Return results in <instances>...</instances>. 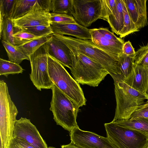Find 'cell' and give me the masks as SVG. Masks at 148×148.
I'll return each instance as SVG.
<instances>
[{
	"mask_svg": "<svg viewBox=\"0 0 148 148\" xmlns=\"http://www.w3.org/2000/svg\"><path fill=\"white\" fill-rule=\"evenodd\" d=\"M112 122L120 126L138 131L148 135L147 119L136 118Z\"/></svg>",
	"mask_w": 148,
	"mask_h": 148,
	"instance_id": "44dd1931",
	"label": "cell"
},
{
	"mask_svg": "<svg viewBox=\"0 0 148 148\" xmlns=\"http://www.w3.org/2000/svg\"><path fill=\"white\" fill-rule=\"evenodd\" d=\"M123 2L124 14L123 26L119 34L120 37L121 38L131 33L139 31V29L137 28L130 16L123 1Z\"/></svg>",
	"mask_w": 148,
	"mask_h": 148,
	"instance_id": "4316f807",
	"label": "cell"
},
{
	"mask_svg": "<svg viewBox=\"0 0 148 148\" xmlns=\"http://www.w3.org/2000/svg\"><path fill=\"white\" fill-rule=\"evenodd\" d=\"M9 61L19 64L25 60H29V57L18 49L16 46L1 40Z\"/></svg>",
	"mask_w": 148,
	"mask_h": 148,
	"instance_id": "cb8c5ba5",
	"label": "cell"
},
{
	"mask_svg": "<svg viewBox=\"0 0 148 148\" xmlns=\"http://www.w3.org/2000/svg\"><path fill=\"white\" fill-rule=\"evenodd\" d=\"M50 12L49 11L35 10L12 21L14 28L18 30L38 25L50 26Z\"/></svg>",
	"mask_w": 148,
	"mask_h": 148,
	"instance_id": "5bb4252c",
	"label": "cell"
},
{
	"mask_svg": "<svg viewBox=\"0 0 148 148\" xmlns=\"http://www.w3.org/2000/svg\"><path fill=\"white\" fill-rule=\"evenodd\" d=\"M51 0H15L9 14L11 20L22 17L34 10H43L50 12Z\"/></svg>",
	"mask_w": 148,
	"mask_h": 148,
	"instance_id": "9a60e30c",
	"label": "cell"
},
{
	"mask_svg": "<svg viewBox=\"0 0 148 148\" xmlns=\"http://www.w3.org/2000/svg\"><path fill=\"white\" fill-rule=\"evenodd\" d=\"M144 94L146 96L148 97V86L147 90Z\"/></svg>",
	"mask_w": 148,
	"mask_h": 148,
	"instance_id": "74e56055",
	"label": "cell"
},
{
	"mask_svg": "<svg viewBox=\"0 0 148 148\" xmlns=\"http://www.w3.org/2000/svg\"><path fill=\"white\" fill-rule=\"evenodd\" d=\"M38 37L23 29L17 31L14 33V42L16 46L25 44Z\"/></svg>",
	"mask_w": 148,
	"mask_h": 148,
	"instance_id": "83f0119b",
	"label": "cell"
},
{
	"mask_svg": "<svg viewBox=\"0 0 148 148\" xmlns=\"http://www.w3.org/2000/svg\"><path fill=\"white\" fill-rule=\"evenodd\" d=\"M92 42L101 49L119 56L123 53L124 40L117 37L108 29L100 28L90 29Z\"/></svg>",
	"mask_w": 148,
	"mask_h": 148,
	"instance_id": "30bf717a",
	"label": "cell"
},
{
	"mask_svg": "<svg viewBox=\"0 0 148 148\" xmlns=\"http://www.w3.org/2000/svg\"><path fill=\"white\" fill-rule=\"evenodd\" d=\"M129 14L140 29L148 24L147 0H123Z\"/></svg>",
	"mask_w": 148,
	"mask_h": 148,
	"instance_id": "2e32d148",
	"label": "cell"
},
{
	"mask_svg": "<svg viewBox=\"0 0 148 148\" xmlns=\"http://www.w3.org/2000/svg\"><path fill=\"white\" fill-rule=\"evenodd\" d=\"M50 26L54 34L71 36L83 40H91L90 29L77 22L52 23Z\"/></svg>",
	"mask_w": 148,
	"mask_h": 148,
	"instance_id": "e0dca14e",
	"label": "cell"
},
{
	"mask_svg": "<svg viewBox=\"0 0 148 148\" xmlns=\"http://www.w3.org/2000/svg\"><path fill=\"white\" fill-rule=\"evenodd\" d=\"M135 53L134 49L130 41L124 42L123 47V53L127 56L134 57Z\"/></svg>",
	"mask_w": 148,
	"mask_h": 148,
	"instance_id": "d590c367",
	"label": "cell"
},
{
	"mask_svg": "<svg viewBox=\"0 0 148 148\" xmlns=\"http://www.w3.org/2000/svg\"><path fill=\"white\" fill-rule=\"evenodd\" d=\"M116 9L108 16L106 21L112 32L119 35L123 26V0H116Z\"/></svg>",
	"mask_w": 148,
	"mask_h": 148,
	"instance_id": "d6986e66",
	"label": "cell"
},
{
	"mask_svg": "<svg viewBox=\"0 0 148 148\" xmlns=\"http://www.w3.org/2000/svg\"><path fill=\"white\" fill-rule=\"evenodd\" d=\"M124 81L136 90L145 93L148 86V67L135 64L133 71Z\"/></svg>",
	"mask_w": 148,
	"mask_h": 148,
	"instance_id": "ac0fdd59",
	"label": "cell"
},
{
	"mask_svg": "<svg viewBox=\"0 0 148 148\" xmlns=\"http://www.w3.org/2000/svg\"><path fill=\"white\" fill-rule=\"evenodd\" d=\"M116 107L113 121L129 119L132 114L145 103L146 97L143 93L121 80H114Z\"/></svg>",
	"mask_w": 148,
	"mask_h": 148,
	"instance_id": "3957f363",
	"label": "cell"
},
{
	"mask_svg": "<svg viewBox=\"0 0 148 148\" xmlns=\"http://www.w3.org/2000/svg\"><path fill=\"white\" fill-rule=\"evenodd\" d=\"M146 148H148V143Z\"/></svg>",
	"mask_w": 148,
	"mask_h": 148,
	"instance_id": "b9f144b4",
	"label": "cell"
},
{
	"mask_svg": "<svg viewBox=\"0 0 148 148\" xmlns=\"http://www.w3.org/2000/svg\"><path fill=\"white\" fill-rule=\"evenodd\" d=\"M76 59L70 69L74 79L79 84L97 86L104 79L108 71L101 65L85 55L72 51Z\"/></svg>",
	"mask_w": 148,
	"mask_h": 148,
	"instance_id": "8992f818",
	"label": "cell"
},
{
	"mask_svg": "<svg viewBox=\"0 0 148 148\" xmlns=\"http://www.w3.org/2000/svg\"><path fill=\"white\" fill-rule=\"evenodd\" d=\"M102 6L101 19L106 21L108 16L112 14L116 7V0H101Z\"/></svg>",
	"mask_w": 148,
	"mask_h": 148,
	"instance_id": "4dcf8cb0",
	"label": "cell"
},
{
	"mask_svg": "<svg viewBox=\"0 0 148 148\" xmlns=\"http://www.w3.org/2000/svg\"><path fill=\"white\" fill-rule=\"evenodd\" d=\"M50 78L60 90L79 108L86 105V99L79 84L69 74L64 66L47 54Z\"/></svg>",
	"mask_w": 148,
	"mask_h": 148,
	"instance_id": "7a4b0ae2",
	"label": "cell"
},
{
	"mask_svg": "<svg viewBox=\"0 0 148 148\" xmlns=\"http://www.w3.org/2000/svg\"><path fill=\"white\" fill-rule=\"evenodd\" d=\"M52 97L50 110L58 125L70 132L78 127L76 118L79 107L55 84L51 88Z\"/></svg>",
	"mask_w": 148,
	"mask_h": 148,
	"instance_id": "277c9868",
	"label": "cell"
},
{
	"mask_svg": "<svg viewBox=\"0 0 148 148\" xmlns=\"http://www.w3.org/2000/svg\"><path fill=\"white\" fill-rule=\"evenodd\" d=\"M8 148H35L21 139L13 137Z\"/></svg>",
	"mask_w": 148,
	"mask_h": 148,
	"instance_id": "e575fe53",
	"label": "cell"
},
{
	"mask_svg": "<svg viewBox=\"0 0 148 148\" xmlns=\"http://www.w3.org/2000/svg\"><path fill=\"white\" fill-rule=\"evenodd\" d=\"M47 54L53 58L64 66L70 69L74 66L76 58L70 49L53 34L45 43Z\"/></svg>",
	"mask_w": 148,
	"mask_h": 148,
	"instance_id": "4fadbf2b",
	"label": "cell"
},
{
	"mask_svg": "<svg viewBox=\"0 0 148 148\" xmlns=\"http://www.w3.org/2000/svg\"><path fill=\"white\" fill-rule=\"evenodd\" d=\"M72 3L71 14L80 25L87 27L101 19V0H72Z\"/></svg>",
	"mask_w": 148,
	"mask_h": 148,
	"instance_id": "9c48e42d",
	"label": "cell"
},
{
	"mask_svg": "<svg viewBox=\"0 0 148 148\" xmlns=\"http://www.w3.org/2000/svg\"><path fill=\"white\" fill-rule=\"evenodd\" d=\"M61 147V148H82L74 145L71 143L68 145H62Z\"/></svg>",
	"mask_w": 148,
	"mask_h": 148,
	"instance_id": "8d00e7d4",
	"label": "cell"
},
{
	"mask_svg": "<svg viewBox=\"0 0 148 148\" xmlns=\"http://www.w3.org/2000/svg\"><path fill=\"white\" fill-rule=\"evenodd\" d=\"M0 148H4L3 144L0 142Z\"/></svg>",
	"mask_w": 148,
	"mask_h": 148,
	"instance_id": "f35d334b",
	"label": "cell"
},
{
	"mask_svg": "<svg viewBox=\"0 0 148 148\" xmlns=\"http://www.w3.org/2000/svg\"><path fill=\"white\" fill-rule=\"evenodd\" d=\"M72 0H51V12L61 14H71Z\"/></svg>",
	"mask_w": 148,
	"mask_h": 148,
	"instance_id": "484cf974",
	"label": "cell"
},
{
	"mask_svg": "<svg viewBox=\"0 0 148 148\" xmlns=\"http://www.w3.org/2000/svg\"><path fill=\"white\" fill-rule=\"evenodd\" d=\"M53 34L47 35L34 39L25 44L16 46L17 49L29 56L51 38Z\"/></svg>",
	"mask_w": 148,
	"mask_h": 148,
	"instance_id": "7402d4cb",
	"label": "cell"
},
{
	"mask_svg": "<svg viewBox=\"0 0 148 148\" xmlns=\"http://www.w3.org/2000/svg\"><path fill=\"white\" fill-rule=\"evenodd\" d=\"M29 59L31 67L30 77L34 85L40 91L51 89L54 84L49 74L45 44L31 55Z\"/></svg>",
	"mask_w": 148,
	"mask_h": 148,
	"instance_id": "ba28073f",
	"label": "cell"
},
{
	"mask_svg": "<svg viewBox=\"0 0 148 148\" xmlns=\"http://www.w3.org/2000/svg\"><path fill=\"white\" fill-rule=\"evenodd\" d=\"M134 57L123 53L119 56L117 64L118 73L117 77L113 79L124 81L133 71L135 64Z\"/></svg>",
	"mask_w": 148,
	"mask_h": 148,
	"instance_id": "ffe728a7",
	"label": "cell"
},
{
	"mask_svg": "<svg viewBox=\"0 0 148 148\" xmlns=\"http://www.w3.org/2000/svg\"><path fill=\"white\" fill-rule=\"evenodd\" d=\"M15 0H0V17H9Z\"/></svg>",
	"mask_w": 148,
	"mask_h": 148,
	"instance_id": "d6a6232c",
	"label": "cell"
},
{
	"mask_svg": "<svg viewBox=\"0 0 148 148\" xmlns=\"http://www.w3.org/2000/svg\"><path fill=\"white\" fill-rule=\"evenodd\" d=\"M48 148H55L54 147H48Z\"/></svg>",
	"mask_w": 148,
	"mask_h": 148,
	"instance_id": "ab89813d",
	"label": "cell"
},
{
	"mask_svg": "<svg viewBox=\"0 0 148 148\" xmlns=\"http://www.w3.org/2000/svg\"><path fill=\"white\" fill-rule=\"evenodd\" d=\"M24 69L19 64L0 58V75L6 77L10 74L22 73Z\"/></svg>",
	"mask_w": 148,
	"mask_h": 148,
	"instance_id": "d4e9b609",
	"label": "cell"
},
{
	"mask_svg": "<svg viewBox=\"0 0 148 148\" xmlns=\"http://www.w3.org/2000/svg\"><path fill=\"white\" fill-rule=\"evenodd\" d=\"M71 143L82 148H116L107 137L82 130L79 127L70 132Z\"/></svg>",
	"mask_w": 148,
	"mask_h": 148,
	"instance_id": "7c38bea8",
	"label": "cell"
},
{
	"mask_svg": "<svg viewBox=\"0 0 148 148\" xmlns=\"http://www.w3.org/2000/svg\"><path fill=\"white\" fill-rule=\"evenodd\" d=\"M50 24L52 23H72L77 22L73 16L68 14H61L50 12Z\"/></svg>",
	"mask_w": 148,
	"mask_h": 148,
	"instance_id": "1f68e13d",
	"label": "cell"
},
{
	"mask_svg": "<svg viewBox=\"0 0 148 148\" xmlns=\"http://www.w3.org/2000/svg\"><path fill=\"white\" fill-rule=\"evenodd\" d=\"M134 58L135 64L148 67V44L141 47L136 52Z\"/></svg>",
	"mask_w": 148,
	"mask_h": 148,
	"instance_id": "f1b7e54d",
	"label": "cell"
},
{
	"mask_svg": "<svg viewBox=\"0 0 148 148\" xmlns=\"http://www.w3.org/2000/svg\"><path fill=\"white\" fill-rule=\"evenodd\" d=\"M131 114L130 119L143 118L148 119V99Z\"/></svg>",
	"mask_w": 148,
	"mask_h": 148,
	"instance_id": "836d02e7",
	"label": "cell"
},
{
	"mask_svg": "<svg viewBox=\"0 0 148 148\" xmlns=\"http://www.w3.org/2000/svg\"><path fill=\"white\" fill-rule=\"evenodd\" d=\"M145 96H146V99H148V97H147V96H146V95H145Z\"/></svg>",
	"mask_w": 148,
	"mask_h": 148,
	"instance_id": "60d3db41",
	"label": "cell"
},
{
	"mask_svg": "<svg viewBox=\"0 0 148 148\" xmlns=\"http://www.w3.org/2000/svg\"><path fill=\"white\" fill-rule=\"evenodd\" d=\"M107 137L116 148H146L148 135L119 125L112 122L104 124Z\"/></svg>",
	"mask_w": 148,
	"mask_h": 148,
	"instance_id": "52a82bcc",
	"label": "cell"
},
{
	"mask_svg": "<svg viewBox=\"0 0 148 148\" xmlns=\"http://www.w3.org/2000/svg\"><path fill=\"white\" fill-rule=\"evenodd\" d=\"M0 38L1 40L16 46L14 42V30L12 20L8 17H0Z\"/></svg>",
	"mask_w": 148,
	"mask_h": 148,
	"instance_id": "603a6c76",
	"label": "cell"
},
{
	"mask_svg": "<svg viewBox=\"0 0 148 148\" xmlns=\"http://www.w3.org/2000/svg\"><path fill=\"white\" fill-rule=\"evenodd\" d=\"M23 30L31 33L39 37L54 34L50 26L38 25L25 28Z\"/></svg>",
	"mask_w": 148,
	"mask_h": 148,
	"instance_id": "f546056e",
	"label": "cell"
},
{
	"mask_svg": "<svg viewBox=\"0 0 148 148\" xmlns=\"http://www.w3.org/2000/svg\"><path fill=\"white\" fill-rule=\"evenodd\" d=\"M13 137L23 140L35 148H48L36 127L26 118L21 117L16 121Z\"/></svg>",
	"mask_w": 148,
	"mask_h": 148,
	"instance_id": "8fae6325",
	"label": "cell"
},
{
	"mask_svg": "<svg viewBox=\"0 0 148 148\" xmlns=\"http://www.w3.org/2000/svg\"><path fill=\"white\" fill-rule=\"evenodd\" d=\"M53 34L72 51L82 54L100 64L108 71L113 78L118 76L117 64L120 56L101 49L91 40Z\"/></svg>",
	"mask_w": 148,
	"mask_h": 148,
	"instance_id": "6da1fadb",
	"label": "cell"
},
{
	"mask_svg": "<svg viewBox=\"0 0 148 148\" xmlns=\"http://www.w3.org/2000/svg\"><path fill=\"white\" fill-rule=\"evenodd\" d=\"M18 113L11 99L7 84L0 80V139L4 148H8L13 138L16 117Z\"/></svg>",
	"mask_w": 148,
	"mask_h": 148,
	"instance_id": "5b68a950",
	"label": "cell"
}]
</instances>
